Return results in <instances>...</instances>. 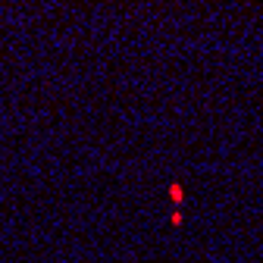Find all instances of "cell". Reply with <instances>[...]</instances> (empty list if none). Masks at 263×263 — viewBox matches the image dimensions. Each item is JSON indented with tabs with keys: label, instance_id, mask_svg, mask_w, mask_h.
Returning <instances> with one entry per match:
<instances>
[{
	"label": "cell",
	"instance_id": "cell-1",
	"mask_svg": "<svg viewBox=\"0 0 263 263\" xmlns=\"http://www.w3.org/2000/svg\"><path fill=\"white\" fill-rule=\"evenodd\" d=\"M170 197H173L176 204H182V197H185V188H182L179 182H173V185H170Z\"/></svg>",
	"mask_w": 263,
	"mask_h": 263
}]
</instances>
